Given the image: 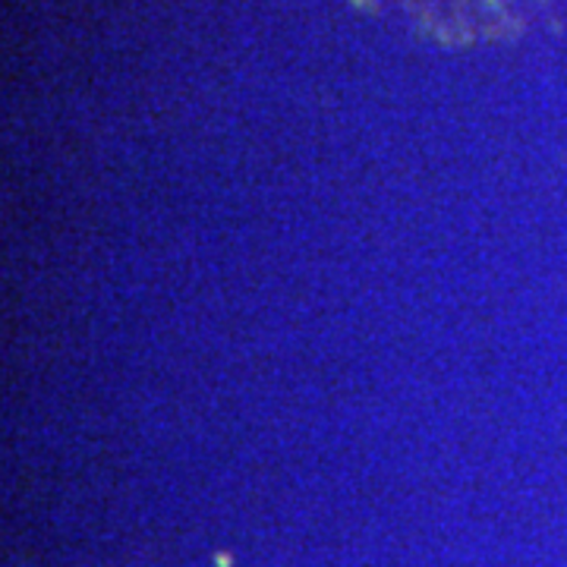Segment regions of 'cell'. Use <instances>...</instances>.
I'll use <instances>...</instances> for the list:
<instances>
[{
  "instance_id": "obj_1",
  "label": "cell",
  "mask_w": 567,
  "mask_h": 567,
  "mask_svg": "<svg viewBox=\"0 0 567 567\" xmlns=\"http://www.w3.org/2000/svg\"><path fill=\"white\" fill-rule=\"evenodd\" d=\"M442 44H480L527 25L548 0H360Z\"/></svg>"
}]
</instances>
